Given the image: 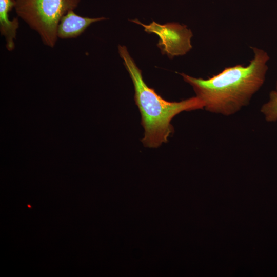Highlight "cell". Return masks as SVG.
Listing matches in <instances>:
<instances>
[{
	"instance_id": "obj_1",
	"label": "cell",
	"mask_w": 277,
	"mask_h": 277,
	"mask_svg": "<svg viewBox=\"0 0 277 277\" xmlns=\"http://www.w3.org/2000/svg\"><path fill=\"white\" fill-rule=\"evenodd\" d=\"M253 57L247 66L226 67L207 79L179 73L193 88L210 112L230 116L247 106L264 83L270 57L265 50L251 47Z\"/></svg>"
},
{
	"instance_id": "obj_2",
	"label": "cell",
	"mask_w": 277,
	"mask_h": 277,
	"mask_svg": "<svg viewBox=\"0 0 277 277\" xmlns=\"http://www.w3.org/2000/svg\"><path fill=\"white\" fill-rule=\"evenodd\" d=\"M118 52L132 79L134 87V100L141 114V123L145 132L142 140L147 147L157 148L166 143L174 132L172 118L183 111L204 108V103L197 96L180 102L164 100L145 83L141 70L125 46H118Z\"/></svg>"
},
{
	"instance_id": "obj_3",
	"label": "cell",
	"mask_w": 277,
	"mask_h": 277,
	"mask_svg": "<svg viewBox=\"0 0 277 277\" xmlns=\"http://www.w3.org/2000/svg\"><path fill=\"white\" fill-rule=\"evenodd\" d=\"M80 0H16L18 15L40 35L43 43L53 47L62 17L73 10Z\"/></svg>"
},
{
	"instance_id": "obj_4",
	"label": "cell",
	"mask_w": 277,
	"mask_h": 277,
	"mask_svg": "<svg viewBox=\"0 0 277 277\" xmlns=\"http://www.w3.org/2000/svg\"><path fill=\"white\" fill-rule=\"evenodd\" d=\"M131 21L143 26L145 31L157 34L160 38L157 46L170 58L183 55L192 48L191 39L193 34L185 25L174 23L161 25L154 22L145 25L137 19Z\"/></svg>"
},
{
	"instance_id": "obj_5",
	"label": "cell",
	"mask_w": 277,
	"mask_h": 277,
	"mask_svg": "<svg viewBox=\"0 0 277 277\" xmlns=\"http://www.w3.org/2000/svg\"><path fill=\"white\" fill-rule=\"evenodd\" d=\"M105 19V17H82L75 14L73 10H70L62 17L59 22L57 37L62 39L76 37L92 23Z\"/></svg>"
},
{
	"instance_id": "obj_6",
	"label": "cell",
	"mask_w": 277,
	"mask_h": 277,
	"mask_svg": "<svg viewBox=\"0 0 277 277\" xmlns=\"http://www.w3.org/2000/svg\"><path fill=\"white\" fill-rule=\"evenodd\" d=\"M15 0H0V31L6 41V48L12 51L15 47L14 39L16 38V30L19 27L17 18L12 21L9 19L8 13L15 7Z\"/></svg>"
},
{
	"instance_id": "obj_7",
	"label": "cell",
	"mask_w": 277,
	"mask_h": 277,
	"mask_svg": "<svg viewBox=\"0 0 277 277\" xmlns=\"http://www.w3.org/2000/svg\"><path fill=\"white\" fill-rule=\"evenodd\" d=\"M261 112L268 122L277 121V90L271 91L268 101L261 108Z\"/></svg>"
},
{
	"instance_id": "obj_8",
	"label": "cell",
	"mask_w": 277,
	"mask_h": 277,
	"mask_svg": "<svg viewBox=\"0 0 277 277\" xmlns=\"http://www.w3.org/2000/svg\"><path fill=\"white\" fill-rule=\"evenodd\" d=\"M276 90H277V82H276Z\"/></svg>"
}]
</instances>
